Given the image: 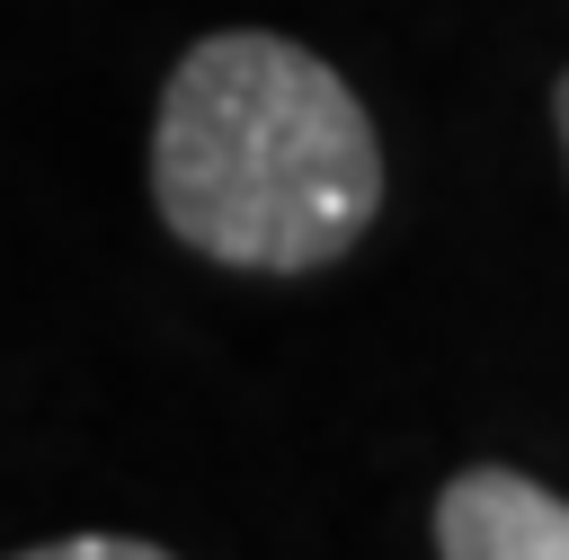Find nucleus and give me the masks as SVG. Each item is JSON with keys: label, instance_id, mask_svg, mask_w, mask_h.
<instances>
[{"label": "nucleus", "instance_id": "f257e3e1", "mask_svg": "<svg viewBox=\"0 0 569 560\" xmlns=\"http://www.w3.org/2000/svg\"><path fill=\"white\" fill-rule=\"evenodd\" d=\"M151 204L169 240L249 276L338 267L382 213L365 98L293 36L222 27L178 53L151 116Z\"/></svg>", "mask_w": 569, "mask_h": 560}, {"label": "nucleus", "instance_id": "f03ea898", "mask_svg": "<svg viewBox=\"0 0 569 560\" xmlns=\"http://www.w3.org/2000/svg\"><path fill=\"white\" fill-rule=\"evenodd\" d=\"M436 560H569V498L507 462H471L436 498Z\"/></svg>", "mask_w": 569, "mask_h": 560}, {"label": "nucleus", "instance_id": "7ed1b4c3", "mask_svg": "<svg viewBox=\"0 0 569 560\" xmlns=\"http://www.w3.org/2000/svg\"><path fill=\"white\" fill-rule=\"evenodd\" d=\"M9 560H178V551H160V542H133V533H62V542L9 551Z\"/></svg>", "mask_w": 569, "mask_h": 560}, {"label": "nucleus", "instance_id": "20e7f679", "mask_svg": "<svg viewBox=\"0 0 569 560\" xmlns=\"http://www.w3.org/2000/svg\"><path fill=\"white\" fill-rule=\"evenodd\" d=\"M551 124H560V151H569V71H560V89H551Z\"/></svg>", "mask_w": 569, "mask_h": 560}]
</instances>
